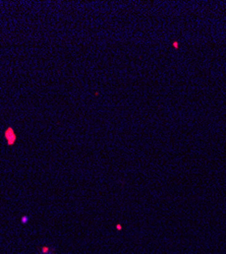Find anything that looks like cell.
<instances>
[{"instance_id":"obj_4","label":"cell","mask_w":226,"mask_h":254,"mask_svg":"<svg viewBox=\"0 0 226 254\" xmlns=\"http://www.w3.org/2000/svg\"><path fill=\"white\" fill-rule=\"evenodd\" d=\"M52 254H55V253H52Z\"/></svg>"},{"instance_id":"obj_3","label":"cell","mask_w":226,"mask_h":254,"mask_svg":"<svg viewBox=\"0 0 226 254\" xmlns=\"http://www.w3.org/2000/svg\"><path fill=\"white\" fill-rule=\"evenodd\" d=\"M49 252V247L48 246H43L42 247V253L43 254H46Z\"/></svg>"},{"instance_id":"obj_1","label":"cell","mask_w":226,"mask_h":254,"mask_svg":"<svg viewBox=\"0 0 226 254\" xmlns=\"http://www.w3.org/2000/svg\"><path fill=\"white\" fill-rule=\"evenodd\" d=\"M5 138L7 139V143L9 145H11V144H13L14 143L15 139H16V136H15V134H14L13 131H12L11 128H8V129L5 131Z\"/></svg>"},{"instance_id":"obj_2","label":"cell","mask_w":226,"mask_h":254,"mask_svg":"<svg viewBox=\"0 0 226 254\" xmlns=\"http://www.w3.org/2000/svg\"><path fill=\"white\" fill-rule=\"evenodd\" d=\"M29 220H30V218H29L28 216H24L23 218L20 219V222L23 223V224H27V223L29 222Z\"/></svg>"}]
</instances>
